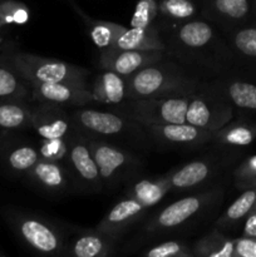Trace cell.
Returning a JSON list of instances; mask_svg holds the SVG:
<instances>
[{"mask_svg": "<svg viewBox=\"0 0 256 257\" xmlns=\"http://www.w3.org/2000/svg\"><path fill=\"white\" fill-rule=\"evenodd\" d=\"M166 54L206 80L228 69L231 50L225 35L203 17L177 24L157 23Z\"/></svg>", "mask_w": 256, "mask_h": 257, "instance_id": "1", "label": "cell"}, {"mask_svg": "<svg viewBox=\"0 0 256 257\" xmlns=\"http://www.w3.org/2000/svg\"><path fill=\"white\" fill-rule=\"evenodd\" d=\"M69 112L75 127L84 135L102 138L136 152H150L156 148L145 125L120 113L95 104L70 108Z\"/></svg>", "mask_w": 256, "mask_h": 257, "instance_id": "2", "label": "cell"}, {"mask_svg": "<svg viewBox=\"0 0 256 257\" xmlns=\"http://www.w3.org/2000/svg\"><path fill=\"white\" fill-rule=\"evenodd\" d=\"M125 79L130 99L191 94L200 89L201 84L206 80L167 54Z\"/></svg>", "mask_w": 256, "mask_h": 257, "instance_id": "3", "label": "cell"}, {"mask_svg": "<svg viewBox=\"0 0 256 257\" xmlns=\"http://www.w3.org/2000/svg\"><path fill=\"white\" fill-rule=\"evenodd\" d=\"M223 198V188L212 186L203 191L180 198L155 213L142 227L145 238L187 231L213 212Z\"/></svg>", "mask_w": 256, "mask_h": 257, "instance_id": "4", "label": "cell"}, {"mask_svg": "<svg viewBox=\"0 0 256 257\" xmlns=\"http://www.w3.org/2000/svg\"><path fill=\"white\" fill-rule=\"evenodd\" d=\"M99 170L104 191H113L142 176L145 163L136 151L83 133Z\"/></svg>", "mask_w": 256, "mask_h": 257, "instance_id": "5", "label": "cell"}, {"mask_svg": "<svg viewBox=\"0 0 256 257\" xmlns=\"http://www.w3.org/2000/svg\"><path fill=\"white\" fill-rule=\"evenodd\" d=\"M29 83H87L90 72L84 67L32 53L10 50L2 54Z\"/></svg>", "mask_w": 256, "mask_h": 257, "instance_id": "6", "label": "cell"}, {"mask_svg": "<svg viewBox=\"0 0 256 257\" xmlns=\"http://www.w3.org/2000/svg\"><path fill=\"white\" fill-rule=\"evenodd\" d=\"M7 221L12 230L35 253L64 256L65 240L62 230L48 218L20 211H9Z\"/></svg>", "mask_w": 256, "mask_h": 257, "instance_id": "7", "label": "cell"}, {"mask_svg": "<svg viewBox=\"0 0 256 257\" xmlns=\"http://www.w3.org/2000/svg\"><path fill=\"white\" fill-rule=\"evenodd\" d=\"M191 94L148 98V99H130L118 107L108 108V109L132 118L143 125L187 123L186 114H187Z\"/></svg>", "mask_w": 256, "mask_h": 257, "instance_id": "8", "label": "cell"}, {"mask_svg": "<svg viewBox=\"0 0 256 257\" xmlns=\"http://www.w3.org/2000/svg\"><path fill=\"white\" fill-rule=\"evenodd\" d=\"M227 160L225 153L212 150L173 168L166 173L170 181L171 192H187L212 187L213 180L218 177L222 168L227 165Z\"/></svg>", "mask_w": 256, "mask_h": 257, "instance_id": "9", "label": "cell"}, {"mask_svg": "<svg viewBox=\"0 0 256 257\" xmlns=\"http://www.w3.org/2000/svg\"><path fill=\"white\" fill-rule=\"evenodd\" d=\"M68 155L65 158L75 192L100 193L104 191L94 157L78 128L67 138Z\"/></svg>", "mask_w": 256, "mask_h": 257, "instance_id": "10", "label": "cell"}, {"mask_svg": "<svg viewBox=\"0 0 256 257\" xmlns=\"http://www.w3.org/2000/svg\"><path fill=\"white\" fill-rule=\"evenodd\" d=\"M156 148L195 151L212 145L213 132L190 123H162L145 125Z\"/></svg>", "mask_w": 256, "mask_h": 257, "instance_id": "11", "label": "cell"}, {"mask_svg": "<svg viewBox=\"0 0 256 257\" xmlns=\"http://www.w3.org/2000/svg\"><path fill=\"white\" fill-rule=\"evenodd\" d=\"M232 117V107L223 98L206 88L203 83L200 89L191 94L186 122L208 131L220 130Z\"/></svg>", "mask_w": 256, "mask_h": 257, "instance_id": "12", "label": "cell"}, {"mask_svg": "<svg viewBox=\"0 0 256 257\" xmlns=\"http://www.w3.org/2000/svg\"><path fill=\"white\" fill-rule=\"evenodd\" d=\"M32 98L37 103H50L65 108L93 104L90 87L87 83H30Z\"/></svg>", "mask_w": 256, "mask_h": 257, "instance_id": "13", "label": "cell"}, {"mask_svg": "<svg viewBox=\"0 0 256 257\" xmlns=\"http://www.w3.org/2000/svg\"><path fill=\"white\" fill-rule=\"evenodd\" d=\"M166 57L162 50H132L108 48L99 52L98 65L100 69L112 70L127 78L142 68Z\"/></svg>", "mask_w": 256, "mask_h": 257, "instance_id": "14", "label": "cell"}, {"mask_svg": "<svg viewBox=\"0 0 256 257\" xmlns=\"http://www.w3.org/2000/svg\"><path fill=\"white\" fill-rule=\"evenodd\" d=\"M69 108L37 103L32 109V130L40 138H65L75 131Z\"/></svg>", "mask_w": 256, "mask_h": 257, "instance_id": "15", "label": "cell"}, {"mask_svg": "<svg viewBox=\"0 0 256 257\" xmlns=\"http://www.w3.org/2000/svg\"><path fill=\"white\" fill-rule=\"evenodd\" d=\"M196 3L201 17L215 24L222 34L245 22L251 10L250 0H196Z\"/></svg>", "mask_w": 256, "mask_h": 257, "instance_id": "16", "label": "cell"}, {"mask_svg": "<svg viewBox=\"0 0 256 257\" xmlns=\"http://www.w3.org/2000/svg\"><path fill=\"white\" fill-rule=\"evenodd\" d=\"M27 178L42 192L52 196H62L74 191L72 177L63 162L40 158L27 173Z\"/></svg>", "mask_w": 256, "mask_h": 257, "instance_id": "17", "label": "cell"}, {"mask_svg": "<svg viewBox=\"0 0 256 257\" xmlns=\"http://www.w3.org/2000/svg\"><path fill=\"white\" fill-rule=\"evenodd\" d=\"M122 240L120 236L103 231L83 230L69 243H65L64 256L72 257H108L113 256Z\"/></svg>", "mask_w": 256, "mask_h": 257, "instance_id": "18", "label": "cell"}, {"mask_svg": "<svg viewBox=\"0 0 256 257\" xmlns=\"http://www.w3.org/2000/svg\"><path fill=\"white\" fill-rule=\"evenodd\" d=\"M148 208L137 200L124 196V198L115 202L110 207L95 228L110 235L123 237L133 225L145 217Z\"/></svg>", "mask_w": 256, "mask_h": 257, "instance_id": "19", "label": "cell"}, {"mask_svg": "<svg viewBox=\"0 0 256 257\" xmlns=\"http://www.w3.org/2000/svg\"><path fill=\"white\" fill-rule=\"evenodd\" d=\"M102 70L90 85L93 104L113 108L127 102L130 99L127 79L112 70Z\"/></svg>", "mask_w": 256, "mask_h": 257, "instance_id": "20", "label": "cell"}, {"mask_svg": "<svg viewBox=\"0 0 256 257\" xmlns=\"http://www.w3.org/2000/svg\"><path fill=\"white\" fill-rule=\"evenodd\" d=\"M168 192H171V186L167 175L155 177L140 176L127 183L125 188V196L135 198L147 208L158 205Z\"/></svg>", "mask_w": 256, "mask_h": 257, "instance_id": "21", "label": "cell"}, {"mask_svg": "<svg viewBox=\"0 0 256 257\" xmlns=\"http://www.w3.org/2000/svg\"><path fill=\"white\" fill-rule=\"evenodd\" d=\"M0 157L10 172L25 176L42 158L38 147L22 141H12L0 146Z\"/></svg>", "mask_w": 256, "mask_h": 257, "instance_id": "22", "label": "cell"}, {"mask_svg": "<svg viewBox=\"0 0 256 257\" xmlns=\"http://www.w3.org/2000/svg\"><path fill=\"white\" fill-rule=\"evenodd\" d=\"M110 48L132 50H162L166 52L165 43L161 39L160 32L156 25L148 28H127L115 39Z\"/></svg>", "mask_w": 256, "mask_h": 257, "instance_id": "23", "label": "cell"}, {"mask_svg": "<svg viewBox=\"0 0 256 257\" xmlns=\"http://www.w3.org/2000/svg\"><path fill=\"white\" fill-rule=\"evenodd\" d=\"M0 99L27 100L32 98L30 83L0 55Z\"/></svg>", "mask_w": 256, "mask_h": 257, "instance_id": "24", "label": "cell"}, {"mask_svg": "<svg viewBox=\"0 0 256 257\" xmlns=\"http://www.w3.org/2000/svg\"><path fill=\"white\" fill-rule=\"evenodd\" d=\"M74 9L82 18L83 23H84L85 28H87L88 34H89L90 40H92L93 44L97 47L99 52L113 47L115 39L127 29L124 25L117 24V23L92 19L85 13H83L77 5H74Z\"/></svg>", "mask_w": 256, "mask_h": 257, "instance_id": "25", "label": "cell"}, {"mask_svg": "<svg viewBox=\"0 0 256 257\" xmlns=\"http://www.w3.org/2000/svg\"><path fill=\"white\" fill-rule=\"evenodd\" d=\"M193 257H235L233 240L213 226L192 245Z\"/></svg>", "mask_w": 256, "mask_h": 257, "instance_id": "26", "label": "cell"}, {"mask_svg": "<svg viewBox=\"0 0 256 257\" xmlns=\"http://www.w3.org/2000/svg\"><path fill=\"white\" fill-rule=\"evenodd\" d=\"M33 105L27 100L0 99V128L5 131L32 130Z\"/></svg>", "mask_w": 256, "mask_h": 257, "instance_id": "27", "label": "cell"}, {"mask_svg": "<svg viewBox=\"0 0 256 257\" xmlns=\"http://www.w3.org/2000/svg\"><path fill=\"white\" fill-rule=\"evenodd\" d=\"M157 23L177 24L201 17L200 8L195 0H157Z\"/></svg>", "mask_w": 256, "mask_h": 257, "instance_id": "28", "label": "cell"}, {"mask_svg": "<svg viewBox=\"0 0 256 257\" xmlns=\"http://www.w3.org/2000/svg\"><path fill=\"white\" fill-rule=\"evenodd\" d=\"M256 205V188H250L238 196L227 210L216 220L215 227L222 231H228L235 227L243 217L248 216L253 206Z\"/></svg>", "mask_w": 256, "mask_h": 257, "instance_id": "29", "label": "cell"}, {"mask_svg": "<svg viewBox=\"0 0 256 257\" xmlns=\"http://www.w3.org/2000/svg\"><path fill=\"white\" fill-rule=\"evenodd\" d=\"M255 138V130L245 123H226L213 132L212 145L247 146Z\"/></svg>", "mask_w": 256, "mask_h": 257, "instance_id": "30", "label": "cell"}, {"mask_svg": "<svg viewBox=\"0 0 256 257\" xmlns=\"http://www.w3.org/2000/svg\"><path fill=\"white\" fill-rule=\"evenodd\" d=\"M223 35L231 52L245 58H256V28H236Z\"/></svg>", "mask_w": 256, "mask_h": 257, "instance_id": "31", "label": "cell"}, {"mask_svg": "<svg viewBox=\"0 0 256 257\" xmlns=\"http://www.w3.org/2000/svg\"><path fill=\"white\" fill-rule=\"evenodd\" d=\"M29 9L17 0H0V32L13 25H24L29 22Z\"/></svg>", "mask_w": 256, "mask_h": 257, "instance_id": "32", "label": "cell"}, {"mask_svg": "<svg viewBox=\"0 0 256 257\" xmlns=\"http://www.w3.org/2000/svg\"><path fill=\"white\" fill-rule=\"evenodd\" d=\"M145 257H193L192 245L182 240H166L146 247L141 252Z\"/></svg>", "mask_w": 256, "mask_h": 257, "instance_id": "33", "label": "cell"}, {"mask_svg": "<svg viewBox=\"0 0 256 257\" xmlns=\"http://www.w3.org/2000/svg\"><path fill=\"white\" fill-rule=\"evenodd\" d=\"M157 19V0H137L130 25L136 28H148L156 25Z\"/></svg>", "mask_w": 256, "mask_h": 257, "instance_id": "34", "label": "cell"}, {"mask_svg": "<svg viewBox=\"0 0 256 257\" xmlns=\"http://www.w3.org/2000/svg\"><path fill=\"white\" fill-rule=\"evenodd\" d=\"M38 150L43 160L64 163L68 155V142L65 138H40Z\"/></svg>", "mask_w": 256, "mask_h": 257, "instance_id": "35", "label": "cell"}, {"mask_svg": "<svg viewBox=\"0 0 256 257\" xmlns=\"http://www.w3.org/2000/svg\"><path fill=\"white\" fill-rule=\"evenodd\" d=\"M236 186L240 188L256 186V156L248 158L235 171Z\"/></svg>", "mask_w": 256, "mask_h": 257, "instance_id": "36", "label": "cell"}, {"mask_svg": "<svg viewBox=\"0 0 256 257\" xmlns=\"http://www.w3.org/2000/svg\"><path fill=\"white\" fill-rule=\"evenodd\" d=\"M235 257H256V237H243L233 240Z\"/></svg>", "mask_w": 256, "mask_h": 257, "instance_id": "37", "label": "cell"}, {"mask_svg": "<svg viewBox=\"0 0 256 257\" xmlns=\"http://www.w3.org/2000/svg\"><path fill=\"white\" fill-rule=\"evenodd\" d=\"M243 236L246 237H256V205L248 213V217L243 227Z\"/></svg>", "mask_w": 256, "mask_h": 257, "instance_id": "38", "label": "cell"}, {"mask_svg": "<svg viewBox=\"0 0 256 257\" xmlns=\"http://www.w3.org/2000/svg\"><path fill=\"white\" fill-rule=\"evenodd\" d=\"M0 43H2V32H0ZM2 48V47H0Z\"/></svg>", "mask_w": 256, "mask_h": 257, "instance_id": "39", "label": "cell"}, {"mask_svg": "<svg viewBox=\"0 0 256 257\" xmlns=\"http://www.w3.org/2000/svg\"><path fill=\"white\" fill-rule=\"evenodd\" d=\"M253 7L256 8V0H253Z\"/></svg>", "mask_w": 256, "mask_h": 257, "instance_id": "40", "label": "cell"}]
</instances>
